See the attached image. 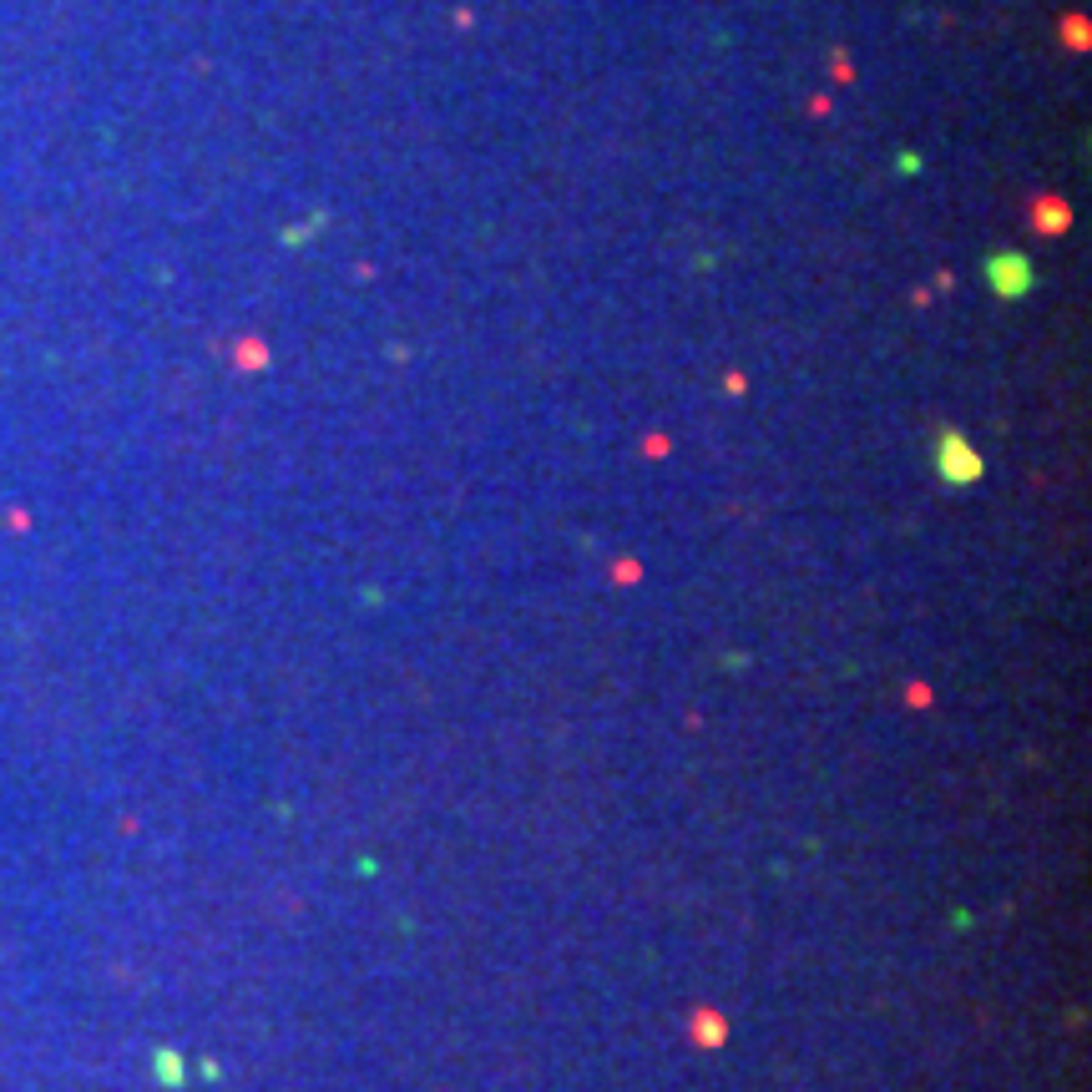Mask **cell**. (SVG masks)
<instances>
[{
    "instance_id": "cell-1",
    "label": "cell",
    "mask_w": 1092,
    "mask_h": 1092,
    "mask_svg": "<svg viewBox=\"0 0 1092 1092\" xmlns=\"http://www.w3.org/2000/svg\"><path fill=\"white\" fill-rule=\"evenodd\" d=\"M986 273H992V289L1001 294V298H1021V294H1032V284H1037V273H1032V258L1027 253H992L986 258Z\"/></svg>"
},
{
    "instance_id": "cell-2",
    "label": "cell",
    "mask_w": 1092,
    "mask_h": 1092,
    "mask_svg": "<svg viewBox=\"0 0 1092 1092\" xmlns=\"http://www.w3.org/2000/svg\"><path fill=\"white\" fill-rule=\"evenodd\" d=\"M941 475H946V481H956V486L976 481V475H981V455L966 446L961 435H941Z\"/></svg>"
},
{
    "instance_id": "cell-3",
    "label": "cell",
    "mask_w": 1092,
    "mask_h": 1092,
    "mask_svg": "<svg viewBox=\"0 0 1092 1092\" xmlns=\"http://www.w3.org/2000/svg\"><path fill=\"white\" fill-rule=\"evenodd\" d=\"M1032 228L1042 238H1062L1067 228H1072V207H1067V198H1057V192H1042V198H1032Z\"/></svg>"
},
{
    "instance_id": "cell-4",
    "label": "cell",
    "mask_w": 1092,
    "mask_h": 1092,
    "mask_svg": "<svg viewBox=\"0 0 1092 1092\" xmlns=\"http://www.w3.org/2000/svg\"><path fill=\"white\" fill-rule=\"evenodd\" d=\"M1062 31H1067V46H1078V51H1087V21H1062Z\"/></svg>"
}]
</instances>
